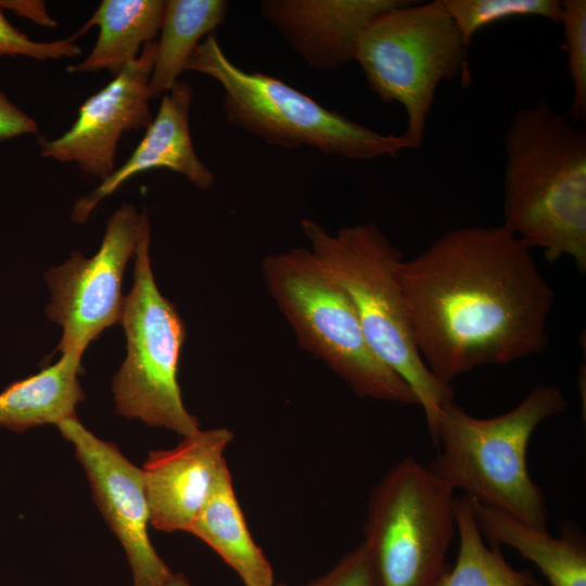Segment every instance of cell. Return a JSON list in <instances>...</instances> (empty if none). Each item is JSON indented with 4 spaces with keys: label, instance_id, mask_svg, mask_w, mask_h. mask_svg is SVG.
I'll use <instances>...</instances> for the list:
<instances>
[{
    "label": "cell",
    "instance_id": "cell-1",
    "mask_svg": "<svg viewBox=\"0 0 586 586\" xmlns=\"http://www.w3.org/2000/svg\"><path fill=\"white\" fill-rule=\"evenodd\" d=\"M399 278L416 347L445 384L548 345L555 291L532 249L502 225L446 231L404 259Z\"/></svg>",
    "mask_w": 586,
    "mask_h": 586
},
{
    "label": "cell",
    "instance_id": "cell-2",
    "mask_svg": "<svg viewBox=\"0 0 586 586\" xmlns=\"http://www.w3.org/2000/svg\"><path fill=\"white\" fill-rule=\"evenodd\" d=\"M504 146L502 226L586 271V130L546 101L517 110Z\"/></svg>",
    "mask_w": 586,
    "mask_h": 586
},
{
    "label": "cell",
    "instance_id": "cell-3",
    "mask_svg": "<svg viewBox=\"0 0 586 586\" xmlns=\"http://www.w3.org/2000/svg\"><path fill=\"white\" fill-rule=\"evenodd\" d=\"M566 407L562 391L547 384L493 418L473 417L450 400L438 413L431 438L438 451L428 468L455 492L547 527L546 499L528 472L527 448L535 430Z\"/></svg>",
    "mask_w": 586,
    "mask_h": 586
},
{
    "label": "cell",
    "instance_id": "cell-4",
    "mask_svg": "<svg viewBox=\"0 0 586 586\" xmlns=\"http://www.w3.org/2000/svg\"><path fill=\"white\" fill-rule=\"evenodd\" d=\"M301 228L308 249L351 298L371 349L415 393L432 438L454 391L431 373L416 347L399 278L400 251L373 222L331 233L302 219Z\"/></svg>",
    "mask_w": 586,
    "mask_h": 586
},
{
    "label": "cell",
    "instance_id": "cell-5",
    "mask_svg": "<svg viewBox=\"0 0 586 586\" xmlns=\"http://www.w3.org/2000/svg\"><path fill=\"white\" fill-rule=\"evenodd\" d=\"M186 71L216 80L224 90L227 123L268 144L282 149L306 145L348 160L394 157L410 149L403 133L378 132L322 106L277 77L240 68L215 35L196 46Z\"/></svg>",
    "mask_w": 586,
    "mask_h": 586
},
{
    "label": "cell",
    "instance_id": "cell-6",
    "mask_svg": "<svg viewBox=\"0 0 586 586\" xmlns=\"http://www.w3.org/2000/svg\"><path fill=\"white\" fill-rule=\"evenodd\" d=\"M262 272L300 345L357 396L418 405L409 385L371 349L351 298L308 246L267 255Z\"/></svg>",
    "mask_w": 586,
    "mask_h": 586
},
{
    "label": "cell",
    "instance_id": "cell-7",
    "mask_svg": "<svg viewBox=\"0 0 586 586\" xmlns=\"http://www.w3.org/2000/svg\"><path fill=\"white\" fill-rule=\"evenodd\" d=\"M468 49L443 0H404L360 34L355 61L383 103L403 106L410 149L423 142L441 82L461 78L470 85Z\"/></svg>",
    "mask_w": 586,
    "mask_h": 586
},
{
    "label": "cell",
    "instance_id": "cell-8",
    "mask_svg": "<svg viewBox=\"0 0 586 586\" xmlns=\"http://www.w3.org/2000/svg\"><path fill=\"white\" fill-rule=\"evenodd\" d=\"M455 491L412 457L372 488L362 545L381 586H434L456 533Z\"/></svg>",
    "mask_w": 586,
    "mask_h": 586
},
{
    "label": "cell",
    "instance_id": "cell-9",
    "mask_svg": "<svg viewBox=\"0 0 586 586\" xmlns=\"http://www.w3.org/2000/svg\"><path fill=\"white\" fill-rule=\"evenodd\" d=\"M150 242L146 215L135 252L132 288L120 319L127 354L113 378L112 391L117 413L184 436L200 429L184 407L178 383L186 326L156 285Z\"/></svg>",
    "mask_w": 586,
    "mask_h": 586
},
{
    "label": "cell",
    "instance_id": "cell-10",
    "mask_svg": "<svg viewBox=\"0 0 586 586\" xmlns=\"http://www.w3.org/2000/svg\"><path fill=\"white\" fill-rule=\"evenodd\" d=\"M146 213L124 203L106 222L98 252L87 258L78 252L44 275L51 291L48 318L63 329L58 352L82 358L88 345L120 323L125 296L122 279L135 255Z\"/></svg>",
    "mask_w": 586,
    "mask_h": 586
},
{
    "label": "cell",
    "instance_id": "cell-11",
    "mask_svg": "<svg viewBox=\"0 0 586 586\" xmlns=\"http://www.w3.org/2000/svg\"><path fill=\"white\" fill-rule=\"evenodd\" d=\"M56 426L73 445L94 501L123 546L132 586H164L173 572L149 538L150 511L141 469L115 444L95 436L76 416L62 420Z\"/></svg>",
    "mask_w": 586,
    "mask_h": 586
},
{
    "label": "cell",
    "instance_id": "cell-12",
    "mask_svg": "<svg viewBox=\"0 0 586 586\" xmlns=\"http://www.w3.org/2000/svg\"><path fill=\"white\" fill-rule=\"evenodd\" d=\"M156 55V40L145 43L138 59L126 65L79 107L71 128L55 139L38 137L42 157L76 163L101 180L115 170L122 135L146 129L153 120L149 82Z\"/></svg>",
    "mask_w": 586,
    "mask_h": 586
},
{
    "label": "cell",
    "instance_id": "cell-13",
    "mask_svg": "<svg viewBox=\"0 0 586 586\" xmlns=\"http://www.w3.org/2000/svg\"><path fill=\"white\" fill-rule=\"evenodd\" d=\"M232 440L226 428L199 429L170 449L149 453L141 471L150 525L189 532L227 463L224 454Z\"/></svg>",
    "mask_w": 586,
    "mask_h": 586
},
{
    "label": "cell",
    "instance_id": "cell-14",
    "mask_svg": "<svg viewBox=\"0 0 586 586\" xmlns=\"http://www.w3.org/2000/svg\"><path fill=\"white\" fill-rule=\"evenodd\" d=\"M404 0H263L262 16L311 67L333 71L352 61L358 38L378 14Z\"/></svg>",
    "mask_w": 586,
    "mask_h": 586
},
{
    "label": "cell",
    "instance_id": "cell-15",
    "mask_svg": "<svg viewBox=\"0 0 586 586\" xmlns=\"http://www.w3.org/2000/svg\"><path fill=\"white\" fill-rule=\"evenodd\" d=\"M191 101L190 84L178 80L163 95L156 116L129 158L76 201L72 212L74 222L84 224L103 199L131 177L151 169L166 168L178 173L202 190L214 184L213 171L193 148L189 123Z\"/></svg>",
    "mask_w": 586,
    "mask_h": 586
},
{
    "label": "cell",
    "instance_id": "cell-16",
    "mask_svg": "<svg viewBox=\"0 0 586 586\" xmlns=\"http://www.w3.org/2000/svg\"><path fill=\"white\" fill-rule=\"evenodd\" d=\"M470 499L486 540L515 549L538 568L550 586H586V539L573 524H565L556 537L547 527Z\"/></svg>",
    "mask_w": 586,
    "mask_h": 586
},
{
    "label": "cell",
    "instance_id": "cell-17",
    "mask_svg": "<svg viewBox=\"0 0 586 586\" xmlns=\"http://www.w3.org/2000/svg\"><path fill=\"white\" fill-rule=\"evenodd\" d=\"M188 533L207 544L244 586L275 585L272 568L246 525L227 463Z\"/></svg>",
    "mask_w": 586,
    "mask_h": 586
},
{
    "label": "cell",
    "instance_id": "cell-18",
    "mask_svg": "<svg viewBox=\"0 0 586 586\" xmlns=\"http://www.w3.org/2000/svg\"><path fill=\"white\" fill-rule=\"evenodd\" d=\"M165 10L164 0H102L77 37L98 26L91 52L67 72L89 73L109 69L116 75L138 59L140 49L158 34Z\"/></svg>",
    "mask_w": 586,
    "mask_h": 586
},
{
    "label": "cell",
    "instance_id": "cell-19",
    "mask_svg": "<svg viewBox=\"0 0 586 586\" xmlns=\"http://www.w3.org/2000/svg\"><path fill=\"white\" fill-rule=\"evenodd\" d=\"M81 369L80 357L63 354L55 364L11 383L0 393V425L23 433L76 416L86 397L77 378Z\"/></svg>",
    "mask_w": 586,
    "mask_h": 586
},
{
    "label": "cell",
    "instance_id": "cell-20",
    "mask_svg": "<svg viewBox=\"0 0 586 586\" xmlns=\"http://www.w3.org/2000/svg\"><path fill=\"white\" fill-rule=\"evenodd\" d=\"M225 0H168L156 40V55L149 82L151 99L167 93L186 71L200 40L213 35L225 21Z\"/></svg>",
    "mask_w": 586,
    "mask_h": 586
},
{
    "label": "cell",
    "instance_id": "cell-21",
    "mask_svg": "<svg viewBox=\"0 0 586 586\" xmlns=\"http://www.w3.org/2000/svg\"><path fill=\"white\" fill-rule=\"evenodd\" d=\"M458 552L434 586H538L528 570H519L505 559L500 546L486 544L475 522L469 496L456 497Z\"/></svg>",
    "mask_w": 586,
    "mask_h": 586
},
{
    "label": "cell",
    "instance_id": "cell-22",
    "mask_svg": "<svg viewBox=\"0 0 586 586\" xmlns=\"http://www.w3.org/2000/svg\"><path fill=\"white\" fill-rule=\"evenodd\" d=\"M464 44L473 36L497 22L518 16H536L559 24L561 1L558 0H443Z\"/></svg>",
    "mask_w": 586,
    "mask_h": 586
},
{
    "label": "cell",
    "instance_id": "cell-23",
    "mask_svg": "<svg viewBox=\"0 0 586 586\" xmlns=\"http://www.w3.org/2000/svg\"><path fill=\"white\" fill-rule=\"evenodd\" d=\"M563 37L568 54V69L572 99L565 114L576 124L586 122V1H561Z\"/></svg>",
    "mask_w": 586,
    "mask_h": 586
},
{
    "label": "cell",
    "instance_id": "cell-24",
    "mask_svg": "<svg viewBox=\"0 0 586 586\" xmlns=\"http://www.w3.org/2000/svg\"><path fill=\"white\" fill-rule=\"evenodd\" d=\"M78 37L53 41H36L14 27L0 9V58L26 56L39 61L74 58L80 54V46L76 42Z\"/></svg>",
    "mask_w": 586,
    "mask_h": 586
},
{
    "label": "cell",
    "instance_id": "cell-25",
    "mask_svg": "<svg viewBox=\"0 0 586 586\" xmlns=\"http://www.w3.org/2000/svg\"><path fill=\"white\" fill-rule=\"evenodd\" d=\"M304 586H381L362 545L347 552L326 574Z\"/></svg>",
    "mask_w": 586,
    "mask_h": 586
},
{
    "label": "cell",
    "instance_id": "cell-26",
    "mask_svg": "<svg viewBox=\"0 0 586 586\" xmlns=\"http://www.w3.org/2000/svg\"><path fill=\"white\" fill-rule=\"evenodd\" d=\"M37 122L0 90V142L38 132Z\"/></svg>",
    "mask_w": 586,
    "mask_h": 586
},
{
    "label": "cell",
    "instance_id": "cell-27",
    "mask_svg": "<svg viewBox=\"0 0 586 586\" xmlns=\"http://www.w3.org/2000/svg\"><path fill=\"white\" fill-rule=\"evenodd\" d=\"M0 9L43 27H55L58 22L48 12L42 0H0Z\"/></svg>",
    "mask_w": 586,
    "mask_h": 586
},
{
    "label": "cell",
    "instance_id": "cell-28",
    "mask_svg": "<svg viewBox=\"0 0 586 586\" xmlns=\"http://www.w3.org/2000/svg\"><path fill=\"white\" fill-rule=\"evenodd\" d=\"M164 586H192V585L190 584V582L187 579V577L183 574L173 572L171 576L165 583ZM278 586H284V585H278Z\"/></svg>",
    "mask_w": 586,
    "mask_h": 586
}]
</instances>
